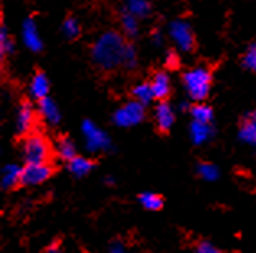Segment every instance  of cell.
I'll use <instances>...</instances> for the list:
<instances>
[{
    "mask_svg": "<svg viewBox=\"0 0 256 253\" xmlns=\"http://www.w3.org/2000/svg\"><path fill=\"white\" fill-rule=\"evenodd\" d=\"M126 43L116 31H106L98 38L92 48L93 62L103 71H113L122 64V54Z\"/></svg>",
    "mask_w": 256,
    "mask_h": 253,
    "instance_id": "6da1fadb",
    "label": "cell"
},
{
    "mask_svg": "<svg viewBox=\"0 0 256 253\" xmlns=\"http://www.w3.org/2000/svg\"><path fill=\"white\" fill-rule=\"evenodd\" d=\"M212 84V74L208 67H194L191 71L184 72L183 85L188 97L194 101H202L208 98Z\"/></svg>",
    "mask_w": 256,
    "mask_h": 253,
    "instance_id": "7a4b0ae2",
    "label": "cell"
},
{
    "mask_svg": "<svg viewBox=\"0 0 256 253\" xmlns=\"http://www.w3.org/2000/svg\"><path fill=\"white\" fill-rule=\"evenodd\" d=\"M22 155L26 163H48L51 155V145L42 134L38 132L28 134L22 145Z\"/></svg>",
    "mask_w": 256,
    "mask_h": 253,
    "instance_id": "3957f363",
    "label": "cell"
},
{
    "mask_svg": "<svg viewBox=\"0 0 256 253\" xmlns=\"http://www.w3.org/2000/svg\"><path fill=\"white\" fill-rule=\"evenodd\" d=\"M144 116H146V106L139 103V101L132 100L114 111L113 121L120 128H132V126L142 121Z\"/></svg>",
    "mask_w": 256,
    "mask_h": 253,
    "instance_id": "277c9868",
    "label": "cell"
},
{
    "mask_svg": "<svg viewBox=\"0 0 256 253\" xmlns=\"http://www.w3.org/2000/svg\"><path fill=\"white\" fill-rule=\"evenodd\" d=\"M82 134L85 141V147L90 152H104L111 147V139L103 129H100L93 121H84Z\"/></svg>",
    "mask_w": 256,
    "mask_h": 253,
    "instance_id": "5b68a950",
    "label": "cell"
},
{
    "mask_svg": "<svg viewBox=\"0 0 256 253\" xmlns=\"http://www.w3.org/2000/svg\"><path fill=\"white\" fill-rule=\"evenodd\" d=\"M168 35L173 40V43L176 46L184 51V53H190L194 48V35H192V30L190 27L188 22L183 20H174L170 23V28H168Z\"/></svg>",
    "mask_w": 256,
    "mask_h": 253,
    "instance_id": "8992f818",
    "label": "cell"
},
{
    "mask_svg": "<svg viewBox=\"0 0 256 253\" xmlns=\"http://www.w3.org/2000/svg\"><path fill=\"white\" fill-rule=\"evenodd\" d=\"M52 173V168L49 163H26L22 168V183L28 186L41 185Z\"/></svg>",
    "mask_w": 256,
    "mask_h": 253,
    "instance_id": "52a82bcc",
    "label": "cell"
},
{
    "mask_svg": "<svg viewBox=\"0 0 256 253\" xmlns=\"http://www.w3.org/2000/svg\"><path fill=\"white\" fill-rule=\"evenodd\" d=\"M22 38H23L24 46H26L30 51H33V53H40V51L42 49V41L40 38L38 28H36L33 18L24 20L23 30H22Z\"/></svg>",
    "mask_w": 256,
    "mask_h": 253,
    "instance_id": "ba28073f",
    "label": "cell"
},
{
    "mask_svg": "<svg viewBox=\"0 0 256 253\" xmlns=\"http://www.w3.org/2000/svg\"><path fill=\"white\" fill-rule=\"evenodd\" d=\"M34 124V110L30 103H23L16 113V132L18 134H30Z\"/></svg>",
    "mask_w": 256,
    "mask_h": 253,
    "instance_id": "9c48e42d",
    "label": "cell"
},
{
    "mask_svg": "<svg viewBox=\"0 0 256 253\" xmlns=\"http://www.w3.org/2000/svg\"><path fill=\"white\" fill-rule=\"evenodd\" d=\"M238 137L242 142L256 147V111L248 113V115L243 118L240 129H238Z\"/></svg>",
    "mask_w": 256,
    "mask_h": 253,
    "instance_id": "30bf717a",
    "label": "cell"
},
{
    "mask_svg": "<svg viewBox=\"0 0 256 253\" xmlns=\"http://www.w3.org/2000/svg\"><path fill=\"white\" fill-rule=\"evenodd\" d=\"M155 123H157V128L164 132L172 129V126L174 123V111L166 101H160L155 106Z\"/></svg>",
    "mask_w": 256,
    "mask_h": 253,
    "instance_id": "8fae6325",
    "label": "cell"
},
{
    "mask_svg": "<svg viewBox=\"0 0 256 253\" xmlns=\"http://www.w3.org/2000/svg\"><path fill=\"white\" fill-rule=\"evenodd\" d=\"M214 134V129H212L210 123H201V121H192L190 126V137L192 144L196 145H202L209 141Z\"/></svg>",
    "mask_w": 256,
    "mask_h": 253,
    "instance_id": "7c38bea8",
    "label": "cell"
},
{
    "mask_svg": "<svg viewBox=\"0 0 256 253\" xmlns=\"http://www.w3.org/2000/svg\"><path fill=\"white\" fill-rule=\"evenodd\" d=\"M48 93H49V80L46 77V74L42 72L34 74V77L30 82V95L34 100L40 101L48 98Z\"/></svg>",
    "mask_w": 256,
    "mask_h": 253,
    "instance_id": "4fadbf2b",
    "label": "cell"
},
{
    "mask_svg": "<svg viewBox=\"0 0 256 253\" xmlns=\"http://www.w3.org/2000/svg\"><path fill=\"white\" fill-rule=\"evenodd\" d=\"M38 111L42 116V119H46L49 124H58L60 121V111L58 108V105L49 97L38 101Z\"/></svg>",
    "mask_w": 256,
    "mask_h": 253,
    "instance_id": "5bb4252c",
    "label": "cell"
},
{
    "mask_svg": "<svg viewBox=\"0 0 256 253\" xmlns=\"http://www.w3.org/2000/svg\"><path fill=\"white\" fill-rule=\"evenodd\" d=\"M154 95L157 100H165L168 95H170L172 85H170V77L165 72H157L154 75V79L150 82Z\"/></svg>",
    "mask_w": 256,
    "mask_h": 253,
    "instance_id": "9a60e30c",
    "label": "cell"
},
{
    "mask_svg": "<svg viewBox=\"0 0 256 253\" xmlns=\"http://www.w3.org/2000/svg\"><path fill=\"white\" fill-rule=\"evenodd\" d=\"M22 183V168L15 163H8L2 168V188L10 189Z\"/></svg>",
    "mask_w": 256,
    "mask_h": 253,
    "instance_id": "2e32d148",
    "label": "cell"
},
{
    "mask_svg": "<svg viewBox=\"0 0 256 253\" xmlns=\"http://www.w3.org/2000/svg\"><path fill=\"white\" fill-rule=\"evenodd\" d=\"M93 168V162L90 159H86V157H82V155H77L74 157V159L68 162V170H70L72 175L76 176H85L92 172Z\"/></svg>",
    "mask_w": 256,
    "mask_h": 253,
    "instance_id": "e0dca14e",
    "label": "cell"
},
{
    "mask_svg": "<svg viewBox=\"0 0 256 253\" xmlns=\"http://www.w3.org/2000/svg\"><path fill=\"white\" fill-rule=\"evenodd\" d=\"M56 152H58V155L62 160H67V162H70L74 157H77L76 144H74L68 137L59 139L58 144H56Z\"/></svg>",
    "mask_w": 256,
    "mask_h": 253,
    "instance_id": "ac0fdd59",
    "label": "cell"
},
{
    "mask_svg": "<svg viewBox=\"0 0 256 253\" xmlns=\"http://www.w3.org/2000/svg\"><path fill=\"white\" fill-rule=\"evenodd\" d=\"M139 202L147 211H158V209H162V206H164V198L157 193L146 191L139 196Z\"/></svg>",
    "mask_w": 256,
    "mask_h": 253,
    "instance_id": "d6986e66",
    "label": "cell"
},
{
    "mask_svg": "<svg viewBox=\"0 0 256 253\" xmlns=\"http://www.w3.org/2000/svg\"><path fill=\"white\" fill-rule=\"evenodd\" d=\"M132 95H134V100L142 103L144 106L152 103L155 100V95H154V90H152V85L150 84H139L134 87L132 90Z\"/></svg>",
    "mask_w": 256,
    "mask_h": 253,
    "instance_id": "ffe728a7",
    "label": "cell"
},
{
    "mask_svg": "<svg viewBox=\"0 0 256 253\" xmlns=\"http://www.w3.org/2000/svg\"><path fill=\"white\" fill-rule=\"evenodd\" d=\"M190 111H191L192 121L212 123V118H214V111H212V108L204 103H196L194 106H191Z\"/></svg>",
    "mask_w": 256,
    "mask_h": 253,
    "instance_id": "44dd1931",
    "label": "cell"
},
{
    "mask_svg": "<svg viewBox=\"0 0 256 253\" xmlns=\"http://www.w3.org/2000/svg\"><path fill=\"white\" fill-rule=\"evenodd\" d=\"M126 10L134 17L142 18L150 14V4L147 0H126Z\"/></svg>",
    "mask_w": 256,
    "mask_h": 253,
    "instance_id": "7402d4cb",
    "label": "cell"
},
{
    "mask_svg": "<svg viewBox=\"0 0 256 253\" xmlns=\"http://www.w3.org/2000/svg\"><path fill=\"white\" fill-rule=\"evenodd\" d=\"M198 175L201 176L204 181H216L218 178V175H220V172H218V167L214 165V163L202 162L198 165Z\"/></svg>",
    "mask_w": 256,
    "mask_h": 253,
    "instance_id": "603a6c76",
    "label": "cell"
},
{
    "mask_svg": "<svg viewBox=\"0 0 256 253\" xmlns=\"http://www.w3.org/2000/svg\"><path fill=\"white\" fill-rule=\"evenodd\" d=\"M121 25H122V30L126 31L129 36H136L137 31H139V23H137V17H134L132 14H129L128 10L121 15Z\"/></svg>",
    "mask_w": 256,
    "mask_h": 253,
    "instance_id": "cb8c5ba5",
    "label": "cell"
},
{
    "mask_svg": "<svg viewBox=\"0 0 256 253\" xmlns=\"http://www.w3.org/2000/svg\"><path fill=\"white\" fill-rule=\"evenodd\" d=\"M62 31H64L66 38H68V40H76L80 35V25L76 18L68 17L64 20V23H62Z\"/></svg>",
    "mask_w": 256,
    "mask_h": 253,
    "instance_id": "d4e9b609",
    "label": "cell"
},
{
    "mask_svg": "<svg viewBox=\"0 0 256 253\" xmlns=\"http://www.w3.org/2000/svg\"><path fill=\"white\" fill-rule=\"evenodd\" d=\"M15 44L12 41L8 31L5 27H2V33H0V49H2V56H8L14 53Z\"/></svg>",
    "mask_w": 256,
    "mask_h": 253,
    "instance_id": "484cf974",
    "label": "cell"
},
{
    "mask_svg": "<svg viewBox=\"0 0 256 253\" xmlns=\"http://www.w3.org/2000/svg\"><path fill=\"white\" fill-rule=\"evenodd\" d=\"M242 62H243V67L245 69H248V71H252V72H256V43L246 49Z\"/></svg>",
    "mask_w": 256,
    "mask_h": 253,
    "instance_id": "4316f807",
    "label": "cell"
},
{
    "mask_svg": "<svg viewBox=\"0 0 256 253\" xmlns=\"http://www.w3.org/2000/svg\"><path fill=\"white\" fill-rule=\"evenodd\" d=\"M136 64H137L136 48L132 46V44H126V48H124V54H122V66L132 69V67H136Z\"/></svg>",
    "mask_w": 256,
    "mask_h": 253,
    "instance_id": "83f0119b",
    "label": "cell"
},
{
    "mask_svg": "<svg viewBox=\"0 0 256 253\" xmlns=\"http://www.w3.org/2000/svg\"><path fill=\"white\" fill-rule=\"evenodd\" d=\"M196 253H222V251L210 242H199L196 245Z\"/></svg>",
    "mask_w": 256,
    "mask_h": 253,
    "instance_id": "f1b7e54d",
    "label": "cell"
},
{
    "mask_svg": "<svg viewBox=\"0 0 256 253\" xmlns=\"http://www.w3.org/2000/svg\"><path fill=\"white\" fill-rule=\"evenodd\" d=\"M110 253H130L126 246H124L122 243H120V242H116V243H113L111 245V248H110Z\"/></svg>",
    "mask_w": 256,
    "mask_h": 253,
    "instance_id": "f546056e",
    "label": "cell"
},
{
    "mask_svg": "<svg viewBox=\"0 0 256 253\" xmlns=\"http://www.w3.org/2000/svg\"><path fill=\"white\" fill-rule=\"evenodd\" d=\"M46 253H60V250H59V246L58 245H51L49 248L46 250Z\"/></svg>",
    "mask_w": 256,
    "mask_h": 253,
    "instance_id": "4dcf8cb0",
    "label": "cell"
},
{
    "mask_svg": "<svg viewBox=\"0 0 256 253\" xmlns=\"http://www.w3.org/2000/svg\"><path fill=\"white\" fill-rule=\"evenodd\" d=\"M154 38H155V40H154L155 44H162V36H160V35H155Z\"/></svg>",
    "mask_w": 256,
    "mask_h": 253,
    "instance_id": "1f68e13d",
    "label": "cell"
},
{
    "mask_svg": "<svg viewBox=\"0 0 256 253\" xmlns=\"http://www.w3.org/2000/svg\"><path fill=\"white\" fill-rule=\"evenodd\" d=\"M104 183H108V185H114V178H106Z\"/></svg>",
    "mask_w": 256,
    "mask_h": 253,
    "instance_id": "d6a6232c",
    "label": "cell"
}]
</instances>
